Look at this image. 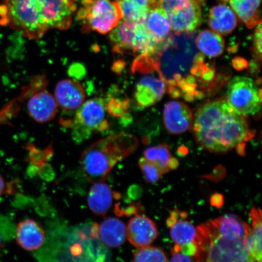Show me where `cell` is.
Listing matches in <instances>:
<instances>
[{
	"instance_id": "4",
	"label": "cell",
	"mask_w": 262,
	"mask_h": 262,
	"mask_svg": "<svg viewBox=\"0 0 262 262\" xmlns=\"http://www.w3.org/2000/svg\"><path fill=\"white\" fill-rule=\"evenodd\" d=\"M196 230V262H256L246 250L244 238L230 241L222 237L212 221Z\"/></svg>"
},
{
	"instance_id": "7",
	"label": "cell",
	"mask_w": 262,
	"mask_h": 262,
	"mask_svg": "<svg viewBox=\"0 0 262 262\" xmlns=\"http://www.w3.org/2000/svg\"><path fill=\"white\" fill-rule=\"evenodd\" d=\"M226 100L241 116H255L260 112L261 90L250 78L237 76L229 81Z\"/></svg>"
},
{
	"instance_id": "3",
	"label": "cell",
	"mask_w": 262,
	"mask_h": 262,
	"mask_svg": "<svg viewBox=\"0 0 262 262\" xmlns=\"http://www.w3.org/2000/svg\"><path fill=\"white\" fill-rule=\"evenodd\" d=\"M132 136L119 134L101 139L82 153L80 166L85 178L91 183L104 182L113 168L136 148Z\"/></svg>"
},
{
	"instance_id": "12",
	"label": "cell",
	"mask_w": 262,
	"mask_h": 262,
	"mask_svg": "<svg viewBox=\"0 0 262 262\" xmlns=\"http://www.w3.org/2000/svg\"><path fill=\"white\" fill-rule=\"evenodd\" d=\"M29 116L35 122L44 123L53 119L58 110L55 97L47 91L39 90L29 98L27 103Z\"/></svg>"
},
{
	"instance_id": "33",
	"label": "cell",
	"mask_w": 262,
	"mask_h": 262,
	"mask_svg": "<svg viewBox=\"0 0 262 262\" xmlns=\"http://www.w3.org/2000/svg\"><path fill=\"white\" fill-rule=\"evenodd\" d=\"M5 191V182L4 179H3L0 175V196H1Z\"/></svg>"
},
{
	"instance_id": "9",
	"label": "cell",
	"mask_w": 262,
	"mask_h": 262,
	"mask_svg": "<svg viewBox=\"0 0 262 262\" xmlns=\"http://www.w3.org/2000/svg\"><path fill=\"white\" fill-rule=\"evenodd\" d=\"M159 6L165 11L170 27L177 33L192 32L202 24L199 0H159Z\"/></svg>"
},
{
	"instance_id": "35",
	"label": "cell",
	"mask_w": 262,
	"mask_h": 262,
	"mask_svg": "<svg viewBox=\"0 0 262 262\" xmlns=\"http://www.w3.org/2000/svg\"><path fill=\"white\" fill-rule=\"evenodd\" d=\"M71 1L73 2L74 3H75V2L78 1V0H71Z\"/></svg>"
},
{
	"instance_id": "23",
	"label": "cell",
	"mask_w": 262,
	"mask_h": 262,
	"mask_svg": "<svg viewBox=\"0 0 262 262\" xmlns=\"http://www.w3.org/2000/svg\"><path fill=\"white\" fill-rule=\"evenodd\" d=\"M230 5L239 18L249 28H254L261 23L260 0H230Z\"/></svg>"
},
{
	"instance_id": "16",
	"label": "cell",
	"mask_w": 262,
	"mask_h": 262,
	"mask_svg": "<svg viewBox=\"0 0 262 262\" xmlns=\"http://www.w3.org/2000/svg\"><path fill=\"white\" fill-rule=\"evenodd\" d=\"M261 211L259 208L253 207L250 212L252 227L247 225L244 237L246 250L256 262H261Z\"/></svg>"
},
{
	"instance_id": "26",
	"label": "cell",
	"mask_w": 262,
	"mask_h": 262,
	"mask_svg": "<svg viewBox=\"0 0 262 262\" xmlns=\"http://www.w3.org/2000/svg\"><path fill=\"white\" fill-rule=\"evenodd\" d=\"M145 158L155 164L162 174L168 172L172 159L168 146L161 145L149 147L145 151Z\"/></svg>"
},
{
	"instance_id": "19",
	"label": "cell",
	"mask_w": 262,
	"mask_h": 262,
	"mask_svg": "<svg viewBox=\"0 0 262 262\" xmlns=\"http://www.w3.org/2000/svg\"><path fill=\"white\" fill-rule=\"evenodd\" d=\"M98 236L108 248L122 246L126 239V227L124 223L116 217H108L101 223L97 229Z\"/></svg>"
},
{
	"instance_id": "17",
	"label": "cell",
	"mask_w": 262,
	"mask_h": 262,
	"mask_svg": "<svg viewBox=\"0 0 262 262\" xmlns=\"http://www.w3.org/2000/svg\"><path fill=\"white\" fill-rule=\"evenodd\" d=\"M18 244L26 250H37L43 244L45 233L43 229L31 219L21 222L15 231Z\"/></svg>"
},
{
	"instance_id": "24",
	"label": "cell",
	"mask_w": 262,
	"mask_h": 262,
	"mask_svg": "<svg viewBox=\"0 0 262 262\" xmlns=\"http://www.w3.org/2000/svg\"><path fill=\"white\" fill-rule=\"evenodd\" d=\"M196 45L209 57L220 56L224 51L225 41L220 34L209 30L202 31L196 38Z\"/></svg>"
},
{
	"instance_id": "14",
	"label": "cell",
	"mask_w": 262,
	"mask_h": 262,
	"mask_svg": "<svg viewBox=\"0 0 262 262\" xmlns=\"http://www.w3.org/2000/svg\"><path fill=\"white\" fill-rule=\"evenodd\" d=\"M185 212L178 209L170 212L166 225L170 228V235L175 245L180 247L194 243L196 230L191 222L186 220Z\"/></svg>"
},
{
	"instance_id": "5",
	"label": "cell",
	"mask_w": 262,
	"mask_h": 262,
	"mask_svg": "<svg viewBox=\"0 0 262 262\" xmlns=\"http://www.w3.org/2000/svg\"><path fill=\"white\" fill-rule=\"evenodd\" d=\"M109 38L113 51L117 53L127 51L139 53L140 56H148L160 47L147 31L144 21H120L110 32Z\"/></svg>"
},
{
	"instance_id": "11",
	"label": "cell",
	"mask_w": 262,
	"mask_h": 262,
	"mask_svg": "<svg viewBox=\"0 0 262 262\" xmlns=\"http://www.w3.org/2000/svg\"><path fill=\"white\" fill-rule=\"evenodd\" d=\"M193 120L191 110L180 101H169L163 111V121L166 129L170 133L180 134L186 132L192 126Z\"/></svg>"
},
{
	"instance_id": "18",
	"label": "cell",
	"mask_w": 262,
	"mask_h": 262,
	"mask_svg": "<svg viewBox=\"0 0 262 262\" xmlns=\"http://www.w3.org/2000/svg\"><path fill=\"white\" fill-rule=\"evenodd\" d=\"M116 194L110 186L103 182L93 183L88 196V204L96 215H104L112 207Z\"/></svg>"
},
{
	"instance_id": "25",
	"label": "cell",
	"mask_w": 262,
	"mask_h": 262,
	"mask_svg": "<svg viewBox=\"0 0 262 262\" xmlns=\"http://www.w3.org/2000/svg\"><path fill=\"white\" fill-rule=\"evenodd\" d=\"M122 12L123 20L144 21L152 8L150 0H116Z\"/></svg>"
},
{
	"instance_id": "15",
	"label": "cell",
	"mask_w": 262,
	"mask_h": 262,
	"mask_svg": "<svg viewBox=\"0 0 262 262\" xmlns=\"http://www.w3.org/2000/svg\"><path fill=\"white\" fill-rule=\"evenodd\" d=\"M166 83L162 78L146 75L137 84L135 98L141 107H148L162 99Z\"/></svg>"
},
{
	"instance_id": "13",
	"label": "cell",
	"mask_w": 262,
	"mask_h": 262,
	"mask_svg": "<svg viewBox=\"0 0 262 262\" xmlns=\"http://www.w3.org/2000/svg\"><path fill=\"white\" fill-rule=\"evenodd\" d=\"M86 94L84 88L76 80L64 79L59 81L55 87V100L64 110L78 109L84 102Z\"/></svg>"
},
{
	"instance_id": "27",
	"label": "cell",
	"mask_w": 262,
	"mask_h": 262,
	"mask_svg": "<svg viewBox=\"0 0 262 262\" xmlns=\"http://www.w3.org/2000/svg\"><path fill=\"white\" fill-rule=\"evenodd\" d=\"M133 262H168V258L162 249L147 246L134 253Z\"/></svg>"
},
{
	"instance_id": "20",
	"label": "cell",
	"mask_w": 262,
	"mask_h": 262,
	"mask_svg": "<svg viewBox=\"0 0 262 262\" xmlns=\"http://www.w3.org/2000/svg\"><path fill=\"white\" fill-rule=\"evenodd\" d=\"M237 25L236 15L229 6L221 5L214 6L209 13L208 25L217 34L228 35L233 31Z\"/></svg>"
},
{
	"instance_id": "31",
	"label": "cell",
	"mask_w": 262,
	"mask_h": 262,
	"mask_svg": "<svg viewBox=\"0 0 262 262\" xmlns=\"http://www.w3.org/2000/svg\"><path fill=\"white\" fill-rule=\"evenodd\" d=\"M261 23L257 25L254 36V42L255 51L261 57Z\"/></svg>"
},
{
	"instance_id": "2",
	"label": "cell",
	"mask_w": 262,
	"mask_h": 262,
	"mask_svg": "<svg viewBox=\"0 0 262 262\" xmlns=\"http://www.w3.org/2000/svg\"><path fill=\"white\" fill-rule=\"evenodd\" d=\"M192 126L198 145L212 152H228L251 136L247 120L232 109L226 98L200 106Z\"/></svg>"
},
{
	"instance_id": "6",
	"label": "cell",
	"mask_w": 262,
	"mask_h": 262,
	"mask_svg": "<svg viewBox=\"0 0 262 262\" xmlns=\"http://www.w3.org/2000/svg\"><path fill=\"white\" fill-rule=\"evenodd\" d=\"M83 8L78 19H83V31H96L106 34L113 31L122 18L119 4L111 0H83Z\"/></svg>"
},
{
	"instance_id": "22",
	"label": "cell",
	"mask_w": 262,
	"mask_h": 262,
	"mask_svg": "<svg viewBox=\"0 0 262 262\" xmlns=\"http://www.w3.org/2000/svg\"><path fill=\"white\" fill-rule=\"evenodd\" d=\"M218 234L230 241L243 239L247 223L235 214H227L212 220Z\"/></svg>"
},
{
	"instance_id": "34",
	"label": "cell",
	"mask_w": 262,
	"mask_h": 262,
	"mask_svg": "<svg viewBox=\"0 0 262 262\" xmlns=\"http://www.w3.org/2000/svg\"><path fill=\"white\" fill-rule=\"evenodd\" d=\"M3 241V235L1 231H0V245H1Z\"/></svg>"
},
{
	"instance_id": "32",
	"label": "cell",
	"mask_w": 262,
	"mask_h": 262,
	"mask_svg": "<svg viewBox=\"0 0 262 262\" xmlns=\"http://www.w3.org/2000/svg\"><path fill=\"white\" fill-rule=\"evenodd\" d=\"M234 67L237 69L238 70H242L247 67V62L244 59L241 58H237L233 61Z\"/></svg>"
},
{
	"instance_id": "29",
	"label": "cell",
	"mask_w": 262,
	"mask_h": 262,
	"mask_svg": "<svg viewBox=\"0 0 262 262\" xmlns=\"http://www.w3.org/2000/svg\"><path fill=\"white\" fill-rule=\"evenodd\" d=\"M171 251L172 257L169 262H196L195 256L183 253L176 245Z\"/></svg>"
},
{
	"instance_id": "30",
	"label": "cell",
	"mask_w": 262,
	"mask_h": 262,
	"mask_svg": "<svg viewBox=\"0 0 262 262\" xmlns=\"http://www.w3.org/2000/svg\"><path fill=\"white\" fill-rule=\"evenodd\" d=\"M126 107V101L111 99L107 104V110L111 115L119 116L124 113Z\"/></svg>"
},
{
	"instance_id": "10",
	"label": "cell",
	"mask_w": 262,
	"mask_h": 262,
	"mask_svg": "<svg viewBox=\"0 0 262 262\" xmlns=\"http://www.w3.org/2000/svg\"><path fill=\"white\" fill-rule=\"evenodd\" d=\"M158 235L157 228L151 219L145 215H136L128 222L126 238L131 245L137 248L147 247Z\"/></svg>"
},
{
	"instance_id": "1",
	"label": "cell",
	"mask_w": 262,
	"mask_h": 262,
	"mask_svg": "<svg viewBox=\"0 0 262 262\" xmlns=\"http://www.w3.org/2000/svg\"><path fill=\"white\" fill-rule=\"evenodd\" d=\"M75 9L71 0H2L0 24L39 39L49 29L70 27Z\"/></svg>"
},
{
	"instance_id": "21",
	"label": "cell",
	"mask_w": 262,
	"mask_h": 262,
	"mask_svg": "<svg viewBox=\"0 0 262 262\" xmlns=\"http://www.w3.org/2000/svg\"><path fill=\"white\" fill-rule=\"evenodd\" d=\"M144 24L147 31L159 43H164L169 38L171 27L168 16L159 6H155L149 9Z\"/></svg>"
},
{
	"instance_id": "28",
	"label": "cell",
	"mask_w": 262,
	"mask_h": 262,
	"mask_svg": "<svg viewBox=\"0 0 262 262\" xmlns=\"http://www.w3.org/2000/svg\"><path fill=\"white\" fill-rule=\"evenodd\" d=\"M139 165L147 183H155L159 181L163 175L155 164L149 162L145 157L140 159Z\"/></svg>"
},
{
	"instance_id": "8",
	"label": "cell",
	"mask_w": 262,
	"mask_h": 262,
	"mask_svg": "<svg viewBox=\"0 0 262 262\" xmlns=\"http://www.w3.org/2000/svg\"><path fill=\"white\" fill-rule=\"evenodd\" d=\"M108 127L104 101L95 98L84 102L78 108L73 123V138L78 142L83 141L91 134L103 132Z\"/></svg>"
}]
</instances>
